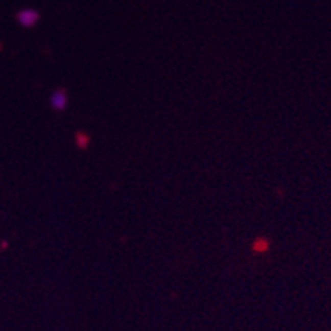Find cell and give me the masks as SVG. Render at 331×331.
<instances>
[{"mask_svg":"<svg viewBox=\"0 0 331 331\" xmlns=\"http://www.w3.org/2000/svg\"><path fill=\"white\" fill-rule=\"evenodd\" d=\"M17 18L23 27H32L36 23V20H38V13H36L35 10L27 9V10H21L17 15Z\"/></svg>","mask_w":331,"mask_h":331,"instance_id":"obj_1","label":"cell"},{"mask_svg":"<svg viewBox=\"0 0 331 331\" xmlns=\"http://www.w3.org/2000/svg\"><path fill=\"white\" fill-rule=\"evenodd\" d=\"M66 102H68V98H66L64 91H55L53 94H51L50 104L53 106L56 110H63L66 107Z\"/></svg>","mask_w":331,"mask_h":331,"instance_id":"obj_2","label":"cell"}]
</instances>
